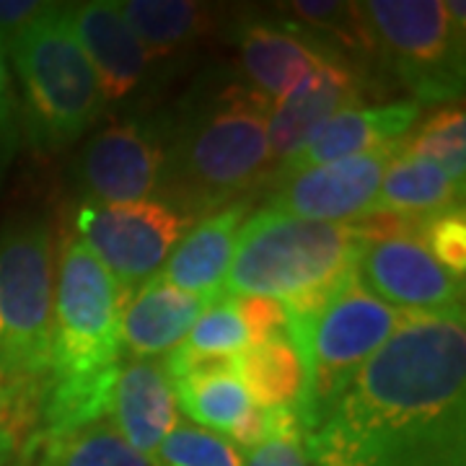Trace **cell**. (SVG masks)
<instances>
[{"mask_svg":"<svg viewBox=\"0 0 466 466\" xmlns=\"http://www.w3.org/2000/svg\"><path fill=\"white\" fill-rule=\"evenodd\" d=\"M417 236L438 265L453 278L464 280L466 272V213L464 205L446 208L420 218Z\"/></svg>","mask_w":466,"mask_h":466,"instance_id":"83f0119b","label":"cell"},{"mask_svg":"<svg viewBox=\"0 0 466 466\" xmlns=\"http://www.w3.org/2000/svg\"><path fill=\"white\" fill-rule=\"evenodd\" d=\"M66 11L70 32L96 76L104 106L125 104L146 86L150 66L116 0H88L66 5Z\"/></svg>","mask_w":466,"mask_h":466,"instance_id":"9a60e30c","label":"cell"},{"mask_svg":"<svg viewBox=\"0 0 466 466\" xmlns=\"http://www.w3.org/2000/svg\"><path fill=\"white\" fill-rule=\"evenodd\" d=\"M236 370L254 407H290L299 415L303 400V363L288 334H278L262 345H249L236 358Z\"/></svg>","mask_w":466,"mask_h":466,"instance_id":"7402d4cb","label":"cell"},{"mask_svg":"<svg viewBox=\"0 0 466 466\" xmlns=\"http://www.w3.org/2000/svg\"><path fill=\"white\" fill-rule=\"evenodd\" d=\"M184 345L205 355H241L249 348V337L231 299L218 296L192 324Z\"/></svg>","mask_w":466,"mask_h":466,"instance_id":"4316f807","label":"cell"},{"mask_svg":"<svg viewBox=\"0 0 466 466\" xmlns=\"http://www.w3.org/2000/svg\"><path fill=\"white\" fill-rule=\"evenodd\" d=\"M122 293L99 259L73 236L60 251L52 303L50 379H88L119 366Z\"/></svg>","mask_w":466,"mask_h":466,"instance_id":"ba28073f","label":"cell"},{"mask_svg":"<svg viewBox=\"0 0 466 466\" xmlns=\"http://www.w3.org/2000/svg\"><path fill=\"white\" fill-rule=\"evenodd\" d=\"M247 218L249 200H238L198 220L171 251L158 278L184 293L216 300L223 293L236 238Z\"/></svg>","mask_w":466,"mask_h":466,"instance_id":"ac0fdd59","label":"cell"},{"mask_svg":"<svg viewBox=\"0 0 466 466\" xmlns=\"http://www.w3.org/2000/svg\"><path fill=\"white\" fill-rule=\"evenodd\" d=\"M5 466H24V464H21V461L16 459V461H11V464H5Z\"/></svg>","mask_w":466,"mask_h":466,"instance_id":"e575fe53","label":"cell"},{"mask_svg":"<svg viewBox=\"0 0 466 466\" xmlns=\"http://www.w3.org/2000/svg\"><path fill=\"white\" fill-rule=\"evenodd\" d=\"M39 466H156L135 451L112 422H94L78 433L50 441Z\"/></svg>","mask_w":466,"mask_h":466,"instance_id":"cb8c5ba5","label":"cell"},{"mask_svg":"<svg viewBox=\"0 0 466 466\" xmlns=\"http://www.w3.org/2000/svg\"><path fill=\"white\" fill-rule=\"evenodd\" d=\"M21 135L39 156L76 146L104 115L96 76L70 32L66 5L50 8L5 42Z\"/></svg>","mask_w":466,"mask_h":466,"instance_id":"277c9868","label":"cell"},{"mask_svg":"<svg viewBox=\"0 0 466 466\" xmlns=\"http://www.w3.org/2000/svg\"><path fill=\"white\" fill-rule=\"evenodd\" d=\"M272 104L228 76H205L184 96L168 127L167 164L156 200L195 223L269 184L267 143Z\"/></svg>","mask_w":466,"mask_h":466,"instance_id":"7a4b0ae2","label":"cell"},{"mask_svg":"<svg viewBox=\"0 0 466 466\" xmlns=\"http://www.w3.org/2000/svg\"><path fill=\"white\" fill-rule=\"evenodd\" d=\"M368 238L355 223H319L259 208L244 220L220 296H265L285 319L314 314L355 275Z\"/></svg>","mask_w":466,"mask_h":466,"instance_id":"3957f363","label":"cell"},{"mask_svg":"<svg viewBox=\"0 0 466 466\" xmlns=\"http://www.w3.org/2000/svg\"><path fill=\"white\" fill-rule=\"evenodd\" d=\"M171 115H140L109 122L73 158V187L84 202L156 200L167 164Z\"/></svg>","mask_w":466,"mask_h":466,"instance_id":"30bf717a","label":"cell"},{"mask_svg":"<svg viewBox=\"0 0 466 466\" xmlns=\"http://www.w3.org/2000/svg\"><path fill=\"white\" fill-rule=\"evenodd\" d=\"M244 466H311L303 441H265L244 451Z\"/></svg>","mask_w":466,"mask_h":466,"instance_id":"4dcf8cb0","label":"cell"},{"mask_svg":"<svg viewBox=\"0 0 466 466\" xmlns=\"http://www.w3.org/2000/svg\"><path fill=\"white\" fill-rule=\"evenodd\" d=\"M303 446L311 466H466L464 306L404 311Z\"/></svg>","mask_w":466,"mask_h":466,"instance_id":"6da1fadb","label":"cell"},{"mask_svg":"<svg viewBox=\"0 0 466 466\" xmlns=\"http://www.w3.org/2000/svg\"><path fill=\"white\" fill-rule=\"evenodd\" d=\"M47 8L50 3H39V0H0V45L5 47L11 36H16L26 24L42 16Z\"/></svg>","mask_w":466,"mask_h":466,"instance_id":"1f68e13d","label":"cell"},{"mask_svg":"<svg viewBox=\"0 0 466 466\" xmlns=\"http://www.w3.org/2000/svg\"><path fill=\"white\" fill-rule=\"evenodd\" d=\"M420 112H422L420 104L404 99L355 106V109H345L339 115L329 116L306 137V143L283 167L275 171L272 182L288 179L306 168L324 167V164H334L342 158L363 156L383 146H391L412 130V125L420 119Z\"/></svg>","mask_w":466,"mask_h":466,"instance_id":"2e32d148","label":"cell"},{"mask_svg":"<svg viewBox=\"0 0 466 466\" xmlns=\"http://www.w3.org/2000/svg\"><path fill=\"white\" fill-rule=\"evenodd\" d=\"M400 146L401 140H397L363 156L278 179L272 182L275 189L269 192L267 208L319 223H355L373 210L383 171L397 156Z\"/></svg>","mask_w":466,"mask_h":466,"instance_id":"7c38bea8","label":"cell"},{"mask_svg":"<svg viewBox=\"0 0 466 466\" xmlns=\"http://www.w3.org/2000/svg\"><path fill=\"white\" fill-rule=\"evenodd\" d=\"M233 45L238 81L272 106L293 94L314 67L339 60L303 26L285 16H244L233 26Z\"/></svg>","mask_w":466,"mask_h":466,"instance_id":"4fadbf2b","label":"cell"},{"mask_svg":"<svg viewBox=\"0 0 466 466\" xmlns=\"http://www.w3.org/2000/svg\"><path fill=\"white\" fill-rule=\"evenodd\" d=\"M401 317L404 311L376 299L358 275H352L314 314L288 319V337L306 376L299 404L303 438L329 412L355 373L383 348Z\"/></svg>","mask_w":466,"mask_h":466,"instance_id":"5b68a950","label":"cell"},{"mask_svg":"<svg viewBox=\"0 0 466 466\" xmlns=\"http://www.w3.org/2000/svg\"><path fill=\"white\" fill-rule=\"evenodd\" d=\"M73 226L76 238L109 269L125 303L161 272L195 220L161 200L81 202Z\"/></svg>","mask_w":466,"mask_h":466,"instance_id":"9c48e42d","label":"cell"},{"mask_svg":"<svg viewBox=\"0 0 466 466\" xmlns=\"http://www.w3.org/2000/svg\"><path fill=\"white\" fill-rule=\"evenodd\" d=\"M14 401H16V391L3 381V376H0V422H8V415L16 410Z\"/></svg>","mask_w":466,"mask_h":466,"instance_id":"836d02e7","label":"cell"},{"mask_svg":"<svg viewBox=\"0 0 466 466\" xmlns=\"http://www.w3.org/2000/svg\"><path fill=\"white\" fill-rule=\"evenodd\" d=\"M213 299L184 293L158 275L122 303L119 337L130 358H158L179 348Z\"/></svg>","mask_w":466,"mask_h":466,"instance_id":"d6986e66","label":"cell"},{"mask_svg":"<svg viewBox=\"0 0 466 466\" xmlns=\"http://www.w3.org/2000/svg\"><path fill=\"white\" fill-rule=\"evenodd\" d=\"M112 417L116 433L135 451L156 456L164 438L182 422L164 360L130 358L119 366Z\"/></svg>","mask_w":466,"mask_h":466,"instance_id":"e0dca14e","label":"cell"},{"mask_svg":"<svg viewBox=\"0 0 466 466\" xmlns=\"http://www.w3.org/2000/svg\"><path fill=\"white\" fill-rule=\"evenodd\" d=\"M231 303L238 319H241V324H244V329H247L249 345H262L278 334H288L283 303L265 299V296H236V299H231Z\"/></svg>","mask_w":466,"mask_h":466,"instance_id":"f546056e","label":"cell"},{"mask_svg":"<svg viewBox=\"0 0 466 466\" xmlns=\"http://www.w3.org/2000/svg\"><path fill=\"white\" fill-rule=\"evenodd\" d=\"M16 451L18 441L14 425H11V422H0V466L16 461Z\"/></svg>","mask_w":466,"mask_h":466,"instance_id":"d6a6232c","label":"cell"},{"mask_svg":"<svg viewBox=\"0 0 466 466\" xmlns=\"http://www.w3.org/2000/svg\"><path fill=\"white\" fill-rule=\"evenodd\" d=\"M156 466H244V451L226 435L179 422L153 456Z\"/></svg>","mask_w":466,"mask_h":466,"instance_id":"484cf974","label":"cell"},{"mask_svg":"<svg viewBox=\"0 0 466 466\" xmlns=\"http://www.w3.org/2000/svg\"><path fill=\"white\" fill-rule=\"evenodd\" d=\"M360 11L379 73L391 76L420 106L461 99L466 26L446 16L443 0H368Z\"/></svg>","mask_w":466,"mask_h":466,"instance_id":"52a82bcc","label":"cell"},{"mask_svg":"<svg viewBox=\"0 0 466 466\" xmlns=\"http://www.w3.org/2000/svg\"><path fill=\"white\" fill-rule=\"evenodd\" d=\"M171 389L184 412L205 425V431H218V435L231 433L254 407L236 370L171 379Z\"/></svg>","mask_w":466,"mask_h":466,"instance_id":"603a6c76","label":"cell"},{"mask_svg":"<svg viewBox=\"0 0 466 466\" xmlns=\"http://www.w3.org/2000/svg\"><path fill=\"white\" fill-rule=\"evenodd\" d=\"M116 8L148 55L150 70L198 47L223 16L218 5L192 0H116Z\"/></svg>","mask_w":466,"mask_h":466,"instance_id":"ffe728a7","label":"cell"},{"mask_svg":"<svg viewBox=\"0 0 466 466\" xmlns=\"http://www.w3.org/2000/svg\"><path fill=\"white\" fill-rule=\"evenodd\" d=\"M370 91H376L373 78L358 67L327 60L317 66L293 94L272 106L267 119V143L275 171L306 143V137L317 130L321 122L339 115L345 109L368 106Z\"/></svg>","mask_w":466,"mask_h":466,"instance_id":"5bb4252c","label":"cell"},{"mask_svg":"<svg viewBox=\"0 0 466 466\" xmlns=\"http://www.w3.org/2000/svg\"><path fill=\"white\" fill-rule=\"evenodd\" d=\"M21 146H24V135H21L16 88H14V78H11L5 47L0 45V189L16 164Z\"/></svg>","mask_w":466,"mask_h":466,"instance_id":"f1b7e54d","label":"cell"},{"mask_svg":"<svg viewBox=\"0 0 466 466\" xmlns=\"http://www.w3.org/2000/svg\"><path fill=\"white\" fill-rule=\"evenodd\" d=\"M401 148L433 161L451 182L466 184V116L461 106H438L412 135L401 137Z\"/></svg>","mask_w":466,"mask_h":466,"instance_id":"d4e9b609","label":"cell"},{"mask_svg":"<svg viewBox=\"0 0 466 466\" xmlns=\"http://www.w3.org/2000/svg\"><path fill=\"white\" fill-rule=\"evenodd\" d=\"M417 218L410 228L368 238L355 275L376 299L400 311H443L464 306V280L435 262L417 236Z\"/></svg>","mask_w":466,"mask_h":466,"instance_id":"8fae6325","label":"cell"},{"mask_svg":"<svg viewBox=\"0 0 466 466\" xmlns=\"http://www.w3.org/2000/svg\"><path fill=\"white\" fill-rule=\"evenodd\" d=\"M456 205H464V187L451 182L433 161L420 158L400 146L397 156L383 171L370 213L420 218Z\"/></svg>","mask_w":466,"mask_h":466,"instance_id":"44dd1931","label":"cell"},{"mask_svg":"<svg viewBox=\"0 0 466 466\" xmlns=\"http://www.w3.org/2000/svg\"><path fill=\"white\" fill-rule=\"evenodd\" d=\"M55 249L47 220L0 226V376L14 391L50 373Z\"/></svg>","mask_w":466,"mask_h":466,"instance_id":"8992f818","label":"cell"}]
</instances>
